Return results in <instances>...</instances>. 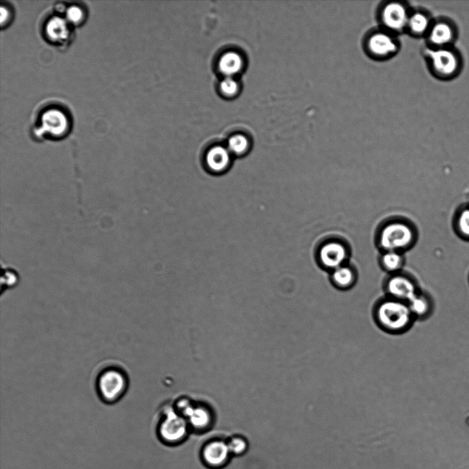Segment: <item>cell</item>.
Instances as JSON below:
<instances>
[{
	"mask_svg": "<svg viewBox=\"0 0 469 469\" xmlns=\"http://www.w3.org/2000/svg\"><path fill=\"white\" fill-rule=\"evenodd\" d=\"M84 12L78 5H71L65 11V19L69 24L78 25L83 21Z\"/></svg>",
	"mask_w": 469,
	"mask_h": 469,
	"instance_id": "obj_24",
	"label": "cell"
},
{
	"mask_svg": "<svg viewBox=\"0 0 469 469\" xmlns=\"http://www.w3.org/2000/svg\"><path fill=\"white\" fill-rule=\"evenodd\" d=\"M238 89V82L232 77H225L220 83L222 92L227 95L235 94Z\"/></svg>",
	"mask_w": 469,
	"mask_h": 469,
	"instance_id": "obj_26",
	"label": "cell"
},
{
	"mask_svg": "<svg viewBox=\"0 0 469 469\" xmlns=\"http://www.w3.org/2000/svg\"><path fill=\"white\" fill-rule=\"evenodd\" d=\"M431 25L429 18L424 13L415 12L409 14L407 28L415 35H422L428 32Z\"/></svg>",
	"mask_w": 469,
	"mask_h": 469,
	"instance_id": "obj_19",
	"label": "cell"
},
{
	"mask_svg": "<svg viewBox=\"0 0 469 469\" xmlns=\"http://www.w3.org/2000/svg\"><path fill=\"white\" fill-rule=\"evenodd\" d=\"M428 34L430 43L435 48L446 47L454 38L452 26L444 21H438L431 25Z\"/></svg>",
	"mask_w": 469,
	"mask_h": 469,
	"instance_id": "obj_15",
	"label": "cell"
},
{
	"mask_svg": "<svg viewBox=\"0 0 469 469\" xmlns=\"http://www.w3.org/2000/svg\"><path fill=\"white\" fill-rule=\"evenodd\" d=\"M226 442L231 455H242L247 450V441L240 435L233 436Z\"/></svg>",
	"mask_w": 469,
	"mask_h": 469,
	"instance_id": "obj_23",
	"label": "cell"
},
{
	"mask_svg": "<svg viewBox=\"0 0 469 469\" xmlns=\"http://www.w3.org/2000/svg\"><path fill=\"white\" fill-rule=\"evenodd\" d=\"M230 153L227 148L220 146L211 148L205 156V163L208 169L216 173L225 171L231 162Z\"/></svg>",
	"mask_w": 469,
	"mask_h": 469,
	"instance_id": "obj_14",
	"label": "cell"
},
{
	"mask_svg": "<svg viewBox=\"0 0 469 469\" xmlns=\"http://www.w3.org/2000/svg\"><path fill=\"white\" fill-rule=\"evenodd\" d=\"M457 225L459 233L469 238V208L464 209L459 213Z\"/></svg>",
	"mask_w": 469,
	"mask_h": 469,
	"instance_id": "obj_25",
	"label": "cell"
},
{
	"mask_svg": "<svg viewBox=\"0 0 469 469\" xmlns=\"http://www.w3.org/2000/svg\"><path fill=\"white\" fill-rule=\"evenodd\" d=\"M3 273L1 276V292L16 287L19 283V274L15 268L1 264Z\"/></svg>",
	"mask_w": 469,
	"mask_h": 469,
	"instance_id": "obj_20",
	"label": "cell"
},
{
	"mask_svg": "<svg viewBox=\"0 0 469 469\" xmlns=\"http://www.w3.org/2000/svg\"><path fill=\"white\" fill-rule=\"evenodd\" d=\"M218 66L220 71L226 77H231L241 69L242 60L238 54L229 52L221 56Z\"/></svg>",
	"mask_w": 469,
	"mask_h": 469,
	"instance_id": "obj_17",
	"label": "cell"
},
{
	"mask_svg": "<svg viewBox=\"0 0 469 469\" xmlns=\"http://www.w3.org/2000/svg\"><path fill=\"white\" fill-rule=\"evenodd\" d=\"M380 260L383 268L390 272L397 271L403 264V258L397 251H385Z\"/></svg>",
	"mask_w": 469,
	"mask_h": 469,
	"instance_id": "obj_21",
	"label": "cell"
},
{
	"mask_svg": "<svg viewBox=\"0 0 469 469\" xmlns=\"http://www.w3.org/2000/svg\"><path fill=\"white\" fill-rule=\"evenodd\" d=\"M189 429L185 417L174 411L163 409L159 415L155 432L162 443L174 445L185 439Z\"/></svg>",
	"mask_w": 469,
	"mask_h": 469,
	"instance_id": "obj_3",
	"label": "cell"
},
{
	"mask_svg": "<svg viewBox=\"0 0 469 469\" xmlns=\"http://www.w3.org/2000/svg\"><path fill=\"white\" fill-rule=\"evenodd\" d=\"M366 49L370 56L385 58L396 52L398 45L389 32L378 31L369 36L366 41Z\"/></svg>",
	"mask_w": 469,
	"mask_h": 469,
	"instance_id": "obj_10",
	"label": "cell"
},
{
	"mask_svg": "<svg viewBox=\"0 0 469 469\" xmlns=\"http://www.w3.org/2000/svg\"><path fill=\"white\" fill-rule=\"evenodd\" d=\"M427 56L435 73L441 77H450L457 71L459 61L457 54L452 49L439 47L428 49Z\"/></svg>",
	"mask_w": 469,
	"mask_h": 469,
	"instance_id": "obj_6",
	"label": "cell"
},
{
	"mask_svg": "<svg viewBox=\"0 0 469 469\" xmlns=\"http://www.w3.org/2000/svg\"><path fill=\"white\" fill-rule=\"evenodd\" d=\"M227 146V149L230 152L235 155H242L247 151L249 142L244 136L236 135L229 139Z\"/></svg>",
	"mask_w": 469,
	"mask_h": 469,
	"instance_id": "obj_22",
	"label": "cell"
},
{
	"mask_svg": "<svg viewBox=\"0 0 469 469\" xmlns=\"http://www.w3.org/2000/svg\"><path fill=\"white\" fill-rule=\"evenodd\" d=\"M10 10L8 8V6H4L3 5H1V25L2 27L3 26V24H6L8 21L10 19Z\"/></svg>",
	"mask_w": 469,
	"mask_h": 469,
	"instance_id": "obj_27",
	"label": "cell"
},
{
	"mask_svg": "<svg viewBox=\"0 0 469 469\" xmlns=\"http://www.w3.org/2000/svg\"><path fill=\"white\" fill-rule=\"evenodd\" d=\"M387 296L409 302L418 293L415 282L404 275L391 276L385 284Z\"/></svg>",
	"mask_w": 469,
	"mask_h": 469,
	"instance_id": "obj_11",
	"label": "cell"
},
{
	"mask_svg": "<svg viewBox=\"0 0 469 469\" xmlns=\"http://www.w3.org/2000/svg\"><path fill=\"white\" fill-rule=\"evenodd\" d=\"M412 227L404 222L393 221L384 226L379 234L380 246L385 251H397L409 247L414 240Z\"/></svg>",
	"mask_w": 469,
	"mask_h": 469,
	"instance_id": "obj_4",
	"label": "cell"
},
{
	"mask_svg": "<svg viewBox=\"0 0 469 469\" xmlns=\"http://www.w3.org/2000/svg\"><path fill=\"white\" fill-rule=\"evenodd\" d=\"M201 455L204 464L212 469L224 467L231 456L227 442L220 439L207 442L202 448Z\"/></svg>",
	"mask_w": 469,
	"mask_h": 469,
	"instance_id": "obj_9",
	"label": "cell"
},
{
	"mask_svg": "<svg viewBox=\"0 0 469 469\" xmlns=\"http://www.w3.org/2000/svg\"><path fill=\"white\" fill-rule=\"evenodd\" d=\"M408 304L415 319H424L429 315L432 308L429 297L420 292Z\"/></svg>",
	"mask_w": 469,
	"mask_h": 469,
	"instance_id": "obj_18",
	"label": "cell"
},
{
	"mask_svg": "<svg viewBox=\"0 0 469 469\" xmlns=\"http://www.w3.org/2000/svg\"><path fill=\"white\" fill-rule=\"evenodd\" d=\"M347 253L344 244L337 240H330L321 246L319 250V259L324 267L333 271L343 265Z\"/></svg>",
	"mask_w": 469,
	"mask_h": 469,
	"instance_id": "obj_12",
	"label": "cell"
},
{
	"mask_svg": "<svg viewBox=\"0 0 469 469\" xmlns=\"http://www.w3.org/2000/svg\"><path fill=\"white\" fill-rule=\"evenodd\" d=\"M69 118L66 113L58 107H50L44 110L39 117V137L52 139H61L68 133L69 128Z\"/></svg>",
	"mask_w": 469,
	"mask_h": 469,
	"instance_id": "obj_5",
	"label": "cell"
},
{
	"mask_svg": "<svg viewBox=\"0 0 469 469\" xmlns=\"http://www.w3.org/2000/svg\"><path fill=\"white\" fill-rule=\"evenodd\" d=\"M176 411L185 417L190 428L203 432L209 428L212 416L209 410L202 406L194 407L187 400H181L176 404Z\"/></svg>",
	"mask_w": 469,
	"mask_h": 469,
	"instance_id": "obj_7",
	"label": "cell"
},
{
	"mask_svg": "<svg viewBox=\"0 0 469 469\" xmlns=\"http://www.w3.org/2000/svg\"><path fill=\"white\" fill-rule=\"evenodd\" d=\"M130 386L127 370L120 363L108 362L96 370L93 380L95 392L99 400L107 405L119 402Z\"/></svg>",
	"mask_w": 469,
	"mask_h": 469,
	"instance_id": "obj_1",
	"label": "cell"
},
{
	"mask_svg": "<svg viewBox=\"0 0 469 469\" xmlns=\"http://www.w3.org/2000/svg\"><path fill=\"white\" fill-rule=\"evenodd\" d=\"M407 8L400 2L385 4L380 13V21L384 27L392 32H398L407 28L409 16Z\"/></svg>",
	"mask_w": 469,
	"mask_h": 469,
	"instance_id": "obj_8",
	"label": "cell"
},
{
	"mask_svg": "<svg viewBox=\"0 0 469 469\" xmlns=\"http://www.w3.org/2000/svg\"><path fill=\"white\" fill-rule=\"evenodd\" d=\"M43 32L46 39L56 45L66 43L71 34L69 23L58 16H53L47 21Z\"/></svg>",
	"mask_w": 469,
	"mask_h": 469,
	"instance_id": "obj_13",
	"label": "cell"
},
{
	"mask_svg": "<svg viewBox=\"0 0 469 469\" xmlns=\"http://www.w3.org/2000/svg\"><path fill=\"white\" fill-rule=\"evenodd\" d=\"M373 317L379 328L391 334L407 332L415 320L407 302L388 296L376 302Z\"/></svg>",
	"mask_w": 469,
	"mask_h": 469,
	"instance_id": "obj_2",
	"label": "cell"
},
{
	"mask_svg": "<svg viewBox=\"0 0 469 469\" xmlns=\"http://www.w3.org/2000/svg\"><path fill=\"white\" fill-rule=\"evenodd\" d=\"M331 279L336 288L345 290L354 284L356 275L352 268L343 265L332 271Z\"/></svg>",
	"mask_w": 469,
	"mask_h": 469,
	"instance_id": "obj_16",
	"label": "cell"
}]
</instances>
